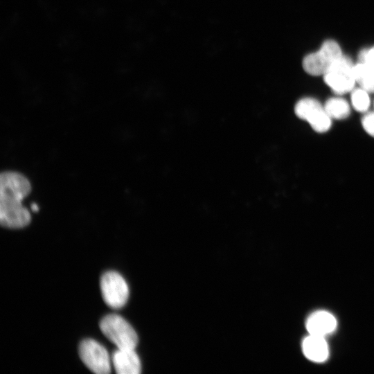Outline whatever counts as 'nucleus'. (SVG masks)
Here are the masks:
<instances>
[{
	"label": "nucleus",
	"instance_id": "5",
	"mask_svg": "<svg viewBox=\"0 0 374 374\" xmlns=\"http://www.w3.org/2000/svg\"><path fill=\"white\" fill-rule=\"evenodd\" d=\"M294 112L299 118L306 121L317 132H326L331 127L332 118L324 106L313 98L299 100L294 106Z\"/></svg>",
	"mask_w": 374,
	"mask_h": 374
},
{
	"label": "nucleus",
	"instance_id": "8",
	"mask_svg": "<svg viewBox=\"0 0 374 374\" xmlns=\"http://www.w3.org/2000/svg\"><path fill=\"white\" fill-rule=\"evenodd\" d=\"M112 362L118 374H139L141 364L134 349L117 348L112 354Z\"/></svg>",
	"mask_w": 374,
	"mask_h": 374
},
{
	"label": "nucleus",
	"instance_id": "10",
	"mask_svg": "<svg viewBox=\"0 0 374 374\" xmlns=\"http://www.w3.org/2000/svg\"><path fill=\"white\" fill-rule=\"evenodd\" d=\"M302 349L305 357L315 362H323L328 357L329 350L324 337L310 334L303 341Z\"/></svg>",
	"mask_w": 374,
	"mask_h": 374
},
{
	"label": "nucleus",
	"instance_id": "1",
	"mask_svg": "<svg viewBox=\"0 0 374 374\" xmlns=\"http://www.w3.org/2000/svg\"><path fill=\"white\" fill-rule=\"evenodd\" d=\"M31 185L23 174L5 171L0 176V222L8 229H21L31 220L22 200L30 193Z\"/></svg>",
	"mask_w": 374,
	"mask_h": 374
},
{
	"label": "nucleus",
	"instance_id": "2",
	"mask_svg": "<svg viewBox=\"0 0 374 374\" xmlns=\"http://www.w3.org/2000/svg\"><path fill=\"white\" fill-rule=\"evenodd\" d=\"M100 328L117 348L135 349L138 344V337L134 329L120 315H106L100 322Z\"/></svg>",
	"mask_w": 374,
	"mask_h": 374
},
{
	"label": "nucleus",
	"instance_id": "6",
	"mask_svg": "<svg viewBox=\"0 0 374 374\" xmlns=\"http://www.w3.org/2000/svg\"><path fill=\"white\" fill-rule=\"evenodd\" d=\"M100 290L105 303L113 309L123 307L129 297V287L124 278L118 272H105L100 279Z\"/></svg>",
	"mask_w": 374,
	"mask_h": 374
},
{
	"label": "nucleus",
	"instance_id": "11",
	"mask_svg": "<svg viewBox=\"0 0 374 374\" xmlns=\"http://www.w3.org/2000/svg\"><path fill=\"white\" fill-rule=\"evenodd\" d=\"M356 83L368 93L374 92V68L359 62L354 66Z\"/></svg>",
	"mask_w": 374,
	"mask_h": 374
},
{
	"label": "nucleus",
	"instance_id": "16",
	"mask_svg": "<svg viewBox=\"0 0 374 374\" xmlns=\"http://www.w3.org/2000/svg\"><path fill=\"white\" fill-rule=\"evenodd\" d=\"M32 209H33V211H37L38 210V207H37V206L36 204H33L32 205Z\"/></svg>",
	"mask_w": 374,
	"mask_h": 374
},
{
	"label": "nucleus",
	"instance_id": "14",
	"mask_svg": "<svg viewBox=\"0 0 374 374\" xmlns=\"http://www.w3.org/2000/svg\"><path fill=\"white\" fill-rule=\"evenodd\" d=\"M362 125L365 132L374 137V112L365 114L362 119Z\"/></svg>",
	"mask_w": 374,
	"mask_h": 374
},
{
	"label": "nucleus",
	"instance_id": "12",
	"mask_svg": "<svg viewBox=\"0 0 374 374\" xmlns=\"http://www.w3.org/2000/svg\"><path fill=\"white\" fill-rule=\"evenodd\" d=\"M332 119L341 120L348 117L350 112L348 102L340 97L329 98L323 105Z\"/></svg>",
	"mask_w": 374,
	"mask_h": 374
},
{
	"label": "nucleus",
	"instance_id": "4",
	"mask_svg": "<svg viewBox=\"0 0 374 374\" xmlns=\"http://www.w3.org/2000/svg\"><path fill=\"white\" fill-rule=\"evenodd\" d=\"M354 66L351 60L343 55L323 75L325 82L337 94L352 91L356 84Z\"/></svg>",
	"mask_w": 374,
	"mask_h": 374
},
{
	"label": "nucleus",
	"instance_id": "13",
	"mask_svg": "<svg viewBox=\"0 0 374 374\" xmlns=\"http://www.w3.org/2000/svg\"><path fill=\"white\" fill-rule=\"evenodd\" d=\"M351 103L359 112H365L370 106L368 92L362 88L355 89L351 91Z\"/></svg>",
	"mask_w": 374,
	"mask_h": 374
},
{
	"label": "nucleus",
	"instance_id": "7",
	"mask_svg": "<svg viewBox=\"0 0 374 374\" xmlns=\"http://www.w3.org/2000/svg\"><path fill=\"white\" fill-rule=\"evenodd\" d=\"M80 359L86 366L97 374H108L111 371V360L107 349L96 340L87 339L79 346Z\"/></svg>",
	"mask_w": 374,
	"mask_h": 374
},
{
	"label": "nucleus",
	"instance_id": "15",
	"mask_svg": "<svg viewBox=\"0 0 374 374\" xmlns=\"http://www.w3.org/2000/svg\"><path fill=\"white\" fill-rule=\"evenodd\" d=\"M359 60L374 68V46L362 51L359 54Z\"/></svg>",
	"mask_w": 374,
	"mask_h": 374
},
{
	"label": "nucleus",
	"instance_id": "9",
	"mask_svg": "<svg viewBox=\"0 0 374 374\" xmlns=\"http://www.w3.org/2000/svg\"><path fill=\"white\" fill-rule=\"evenodd\" d=\"M337 327L335 317L326 311H317L312 314L306 321V328L310 335L326 337Z\"/></svg>",
	"mask_w": 374,
	"mask_h": 374
},
{
	"label": "nucleus",
	"instance_id": "3",
	"mask_svg": "<svg viewBox=\"0 0 374 374\" xmlns=\"http://www.w3.org/2000/svg\"><path fill=\"white\" fill-rule=\"evenodd\" d=\"M342 55L339 44L335 40L328 39L317 51L311 53L303 58V67L310 75H323Z\"/></svg>",
	"mask_w": 374,
	"mask_h": 374
}]
</instances>
